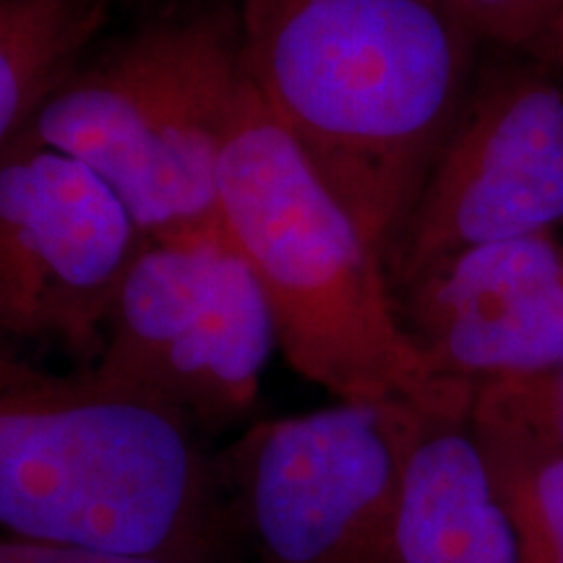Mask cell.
Returning a JSON list of instances; mask_svg holds the SVG:
<instances>
[{
  "mask_svg": "<svg viewBox=\"0 0 563 563\" xmlns=\"http://www.w3.org/2000/svg\"><path fill=\"white\" fill-rule=\"evenodd\" d=\"M251 87L389 269L485 42L452 0H243Z\"/></svg>",
  "mask_w": 563,
  "mask_h": 563,
  "instance_id": "6da1fadb",
  "label": "cell"
},
{
  "mask_svg": "<svg viewBox=\"0 0 563 563\" xmlns=\"http://www.w3.org/2000/svg\"><path fill=\"white\" fill-rule=\"evenodd\" d=\"M0 538L243 563L203 433L95 368L0 342Z\"/></svg>",
  "mask_w": 563,
  "mask_h": 563,
  "instance_id": "7a4b0ae2",
  "label": "cell"
},
{
  "mask_svg": "<svg viewBox=\"0 0 563 563\" xmlns=\"http://www.w3.org/2000/svg\"><path fill=\"white\" fill-rule=\"evenodd\" d=\"M220 217L269 300L277 350L336 402L470 418L475 391L441 378L407 334L389 269L245 84L220 165Z\"/></svg>",
  "mask_w": 563,
  "mask_h": 563,
  "instance_id": "3957f363",
  "label": "cell"
},
{
  "mask_svg": "<svg viewBox=\"0 0 563 563\" xmlns=\"http://www.w3.org/2000/svg\"><path fill=\"white\" fill-rule=\"evenodd\" d=\"M245 84L241 13L154 21L51 91L21 136L108 180L150 241L222 228L220 165Z\"/></svg>",
  "mask_w": 563,
  "mask_h": 563,
  "instance_id": "277c9868",
  "label": "cell"
},
{
  "mask_svg": "<svg viewBox=\"0 0 563 563\" xmlns=\"http://www.w3.org/2000/svg\"><path fill=\"white\" fill-rule=\"evenodd\" d=\"M426 415L336 402L251 426L217 467L243 563H402L399 509Z\"/></svg>",
  "mask_w": 563,
  "mask_h": 563,
  "instance_id": "5b68a950",
  "label": "cell"
},
{
  "mask_svg": "<svg viewBox=\"0 0 563 563\" xmlns=\"http://www.w3.org/2000/svg\"><path fill=\"white\" fill-rule=\"evenodd\" d=\"M274 350L262 282L222 224L165 241L146 238L91 368L207 435L253 410Z\"/></svg>",
  "mask_w": 563,
  "mask_h": 563,
  "instance_id": "8992f818",
  "label": "cell"
},
{
  "mask_svg": "<svg viewBox=\"0 0 563 563\" xmlns=\"http://www.w3.org/2000/svg\"><path fill=\"white\" fill-rule=\"evenodd\" d=\"M561 230L563 74L488 45L389 266L391 287L460 251Z\"/></svg>",
  "mask_w": 563,
  "mask_h": 563,
  "instance_id": "52a82bcc",
  "label": "cell"
},
{
  "mask_svg": "<svg viewBox=\"0 0 563 563\" xmlns=\"http://www.w3.org/2000/svg\"><path fill=\"white\" fill-rule=\"evenodd\" d=\"M144 243L108 180L19 136L0 154V342L58 344L76 368H91Z\"/></svg>",
  "mask_w": 563,
  "mask_h": 563,
  "instance_id": "ba28073f",
  "label": "cell"
},
{
  "mask_svg": "<svg viewBox=\"0 0 563 563\" xmlns=\"http://www.w3.org/2000/svg\"><path fill=\"white\" fill-rule=\"evenodd\" d=\"M394 295L407 334L449 382L475 391L563 365L561 232L460 251Z\"/></svg>",
  "mask_w": 563,
  "mask_h": 563,
  "instance_id": "9c48e42d",
  "label": "cell"
},
{
  "mask_svg": "<svg viewBox=\"0 0 563 563\" xmlns=\"http://www.w3.org/2000/svg\"><path fill=\"white\" fill-rule=\"evenodd\" d=\"M402 563H522L470 418H420L399 509Z\"/></svg>",
  "mask_w": 563,
  "mask_h": 563,
  "instance_id": "30bf717a",
  "label": "cell"
},
{
  "mask_svg": "<svg viewBox=\"0 0 563 563\" xmlns=\"http://www.w3.org/2000/svg\"><path fill=\"white\" fill-rule=\"evenodd\" d=\"M108 0H0V154L108 24Z\"/></svg>",
  "mask_w": 563,
  "mask_h": 563,
  "instance_id": "8fae6325",
  "label": "cell"
},
{
  "mask_svg": "<svg viewBox=\"0 0 563 563\" xmlns=\"http://www.w3.org/2000/svg\"><path fill=\"white\" fill-rule=\"evenodd\" d=\"M470 431L519 543L563 551V449L475 399Z\"/></svg>",
  "mask_w": 563,
  "mask_h": 563,
  "instance_id": "7c38bea8",
  "label": "cell"
},
{
  "mask_svg": "<svg viewBox=\"0 0 563 563\" xmlns=\"http://www.w3.org/2000/svg\"><path fill=\"white\" fill-rule=\"evenodd\" d=\"M490 47L534 55H551L555 26L563 16V0H452Z\"/></svg>",
  "mask_w": 563,
  "mask_h": 563,
  "instance_id": "4fadbf2b",
  "label": "cell"
},
{
  "mask_svg": "<svg viewBox=\"0 0 563 563\" xmlns=\"http://www.w3.org/2000/svg\"><path fill=\"white\" fill-rule=\"evenodd\" d=\"M475 402L504 412L563 449V365L525 382L477 386Z\"/></svg>",
  "mask_w": 563,
  "mask_h": 563,
  "instance_id": "5bb4252c",
  "label": "cell"
},
{
  "mask_svg": "<svg viewBox=\"0 0 563 563\" xmlns=\"http://www.w3.org/2000/svg\"><path fill=\"white\" fill-rule=\"evenodd\" d=\"M0 563H175L154 555H131L95 551V548L30 543V540L0 538Z\"/></svg>",
  "mask_w": 563,
  "mask_h": 563,
  "instance_id": "9a60e30c",
  "label": "cell"
},
{
  "mask_svg": "<svg viewBox=\"0 0 563 563\" xmlns=\"http://www.w3.org/2000/svg\"><path fill=\"white\" fill-rule=\"evenodd\" d=\"M519 553H522V563H563V551H555V548L519 543Z\"/></svg>",
  "mask_w": 563,
  "mask_h": 563,
  "instance_id": "2e32d148",
  "label": "cell"
},
{
  "mask_svg": "<svg viewBox=\"0 0 563 563\" xmlns=\"http://www.w3.org/2000/svg\"><path fill=\"white\" fill-rule=\"evenodd\" d=\"M548 63H551L553 68H559L561 74H563V16L559 21V26H555L553 45H551V55H548Z\"/></svg>",
  "mask_w": 563,
  "mask_h": 563,
  "instance_id": "e0dca14e",
  "label": "cell"
}]
</instances>
